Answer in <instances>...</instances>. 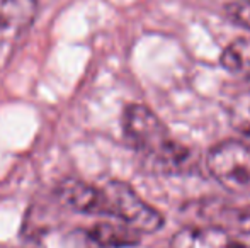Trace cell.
Returning <instances> with one entry per match:
<instances>
[{
    "mask_svg": "<svg viewBox=\"0 0 250 248\" xmlns=\"http://www.w3.org/2000/svg\"><path fill=\"white\" fill-rule=\"evenodd\" d=\"M123 129L135 152L160 172H182L191 163V152L170 136L160 117L142 104H129L123 113Z\"/></svg>",
    "mask_w": 250,
    "mask_h": 248,
    "instance_id": "6da1fadb",
    "label": "cell"
},
{
    "mask_svg": "<svg viewBox=\"0 0 250 248\" xmlns=\"http://www.w3.org/2000/svg\"><path fill=\"white\" fill-rule=\"evenodd\" d=\"M206 165L211 177L228 192L250 194V146L237 139H227L209 150Z\"/></svg>",
    "mask_w": 250,
    "mask_h": 248,
    "instance_id": "7a4b0ae2",
    "label": "cell"
},
{
    "mask_svg": "<svg viewBox=\"0 0 250 248\" xmlns=\"http://www.w3.org/2000/svg\"><path fill=\"white\" fill-rule=\"evenodd\" d=\"M114 218L131 226L138 233H155L164 226V216L150 206L129 184L111 180L102 187Z\"/></svg>",
    "mask_w": 250,
    "mask_h": 248,
    "instance_id": "3957f363",
    "label": "cell"
},
{
    "mask_svg": "<svg viewBox=\"0 0 250 248\" xmlns=\"http://www.w3.org/2000/svg\"><path fill=\"white\" fill-rule=\"evenodd\" d=\"M170 248H247V243L230 229L206 225L179 229L172 236Z\"/></svg>",
    "mask_w": 250,
    "mask_h": 248,
    "instance_id": "277c9868",
    "label": "cell"
},
{
    "mask_svg": "<svg viewBox=\"0 0 250 248\" xmlns=\"http://www.w3.org/2000/svg\"><path fill=\"white\" fill-rule=\"evenodd\" d=\"M58 197L62 199L63 204L72 208L73 211L83 212V214L112 216L104 189L94 187L82 180H63L58 186Z\"/></svg>",
    "mask_w": 250,
    "mask_h": 248,
    "instance_id": "5b68a950",
    "label": "cell"
},
{
    "mask_svg": "<svg viewBox=\"0 0 250 248\" xmlns=\"http://www.w3.org/2000/svg\"><path fill=\"white\" fill-rule=\"evenodd\" d=\"M36 12V0H2L0 2V33H22L31 26Z\"/></svg>",
    "mask_w": 250,
    "mask_h": 248,
    "instance_id": "8992f818",
    "label": "cell"
},
{
    "mask_svg": "<svg viewBox=\"0 0 250 248\" xmlns=\"http://www.w3.org/2000/svg\"><path fill=\"white\" fill-rule=\"evenodd\" d=\"M89 236L102 248H126L140 243V233L125 223H97L90 228Z\"/></svg>",
    "mask_w": 250,
    "mask_h": 248,
    "instance_id": "52a82bcc",
    "label": "cell"
},
{
    "mask_svg": "<svg viewBox=\"0 0 250 248\" xmlns=\"http://www.w3.org/2000/svg\"><path fill=\"white\" fill-rule=\"evenodd\" d=\"M220 63L227 72L250 76V39H237L225 48Z\"/></svg>",
    "mask_w": 250,
    "mask_h": 248,
    "instance_id": "ba28073f",
    "label": "cell"
},
{
    "mask_svg": "<svg viewBox=\"0 0 250 248\" xmlns=\"http://www.w3.org/2000/svg\"><path fill=\"white\" fill-rule=\"evenodd\" d=\"M230 123L235 131L250 134V90L238 94L230 107Z\"/></svg>",
    "mask_w": 250,
    "mask_h": 248,
    "instance_id": "9c48e42d",
    "label": "cell"
},
{
    "mask_svg": "<svg viewBox=\"0 0 250 248\" xmlns=\"http://www.w3.org/2000/svg\"><path fill=\"white\" fill-rule=\"evenodd\" d=\"M227 12L235 22L250 29V0H235L228 3Z\"/></svg>",
    "mask_w": 250,
    "mask_h": 248,
    "instance_id": "30bf717a",
    "label": "cell"
}]
</instances>
